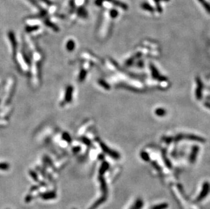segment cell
<instances>
[{
	"mask_svg": "<svg viewBox=\"0 0 210 209\" xmlns=\"http://www.w3.org/2000/svg\"><path fill=\"white\" fill-rule=\"evenodd\" d=\"M143 206V202L141 200H137L134 206L131 209H141Z\"/></svg>",
	"mask_w": 210,
	"mask_h": 209,
	"instance_id": "cell-2",
	"label": "cell"
},
{
	"mask_svg": "<svg viewBox=\"0 0 210 209\" xmlns=\"http://www.w3.org/2000/svg\"><path fill=\"white\" fill-rule=\"evenodd\" d=\"M208 191H209V185H208L207 183H205L203 186V190H202L201 193H200L199 196H198L197 200L200 201V200H201L202 199H203L204 198H205V197L206 196V195L207 194Z\"/></svg>",
	"mask_w": 210,
	"mask_h": 209,
	"instance_id": "cell-1",
	"label": "cell"
},
{
	"mask_svg": "<svg viewBox=\"0 0 210 209\" xmlns=\"http://www.w3.org/2000/svg\"><path fill=\"white\" fill-rule=\"evenodd\" d=\"M168 206V204H165V203H164V204H159V205H156V206H153L152 208V209H165L167 208V207Z\"/></svg>",
	"mask_w": 210,
	"mask_h": 209,
	"instance_id": "cell-3",
	"label": "cell"
}]
</instances>
